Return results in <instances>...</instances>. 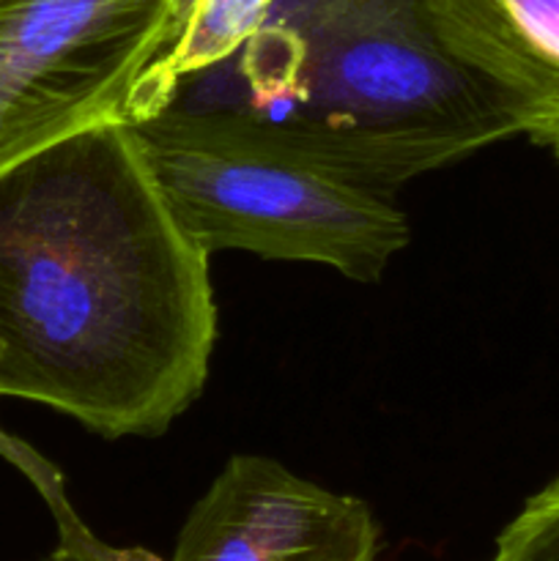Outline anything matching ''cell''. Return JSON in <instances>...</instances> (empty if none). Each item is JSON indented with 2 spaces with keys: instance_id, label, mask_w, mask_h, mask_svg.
Masks as SVG:
<instances>
[{
  "instance_id": "cell-1",
  "label": "cell",
  "mask_w": 559,
  "mask_h": 561,
  "mask_svg": "<svg viewBox=\"0 0 559 561\" xmlns=\"http://www.w3.org/2000/svg\"><path fill=\"white\" fill-rule=\"evenodd\" d=\"M208 252L164 201L132 121L0 168V398L107 438L159 436L217 343Z\"/></svg>"
},
{
  "instance_id": "cell-2",
  "label": "cell",
  "mask_w": 559,
  "mask_h": 561,
  "mask_svg": "<svg viewBox=\"0 0 559 561\" xmlns=\"http://www.w3.org/2000/svg\"><path fill=\"white\" fill-rule=\"evenodd\" d=\"M168 107L263 121L384 192L518 135L438 42L425 0H280Z\"/></svg>"
},
{
  "instance_id": "cell-3",
  "label": "cell",
  "mask_w": 559,
  "mask_h": 561,
  "mask_svg": "<svg viewBox=\"0 0 559 561\" xmlns=\"http://www.w3.org/2000/svg\"><path fill=\"white\" fill-rule=\"evenodd\" d=\"M132 126L175 219L208 255L244 250L376 283L409 244L392 192L263 121L164 107Z\"/></svg>"
},
{
  "instance_id": "cell-4",
  "label": "cell",
  "mask_w": 559,
  "mask_h": 561,
  "mask_svg": "<svg viewBox=\"0 0 559 561\" xmlns=\"http://www.w3.org/2000/svg\"><path fill=\"white\" fill-rule=\"evenodd\" d=\"M190 0H0V168L126 118Z\"/></svg>"
},
{
  "instance_id": "cell-5",
  "label": "cell",
  "mask_w": 559,
  "mask_h": 561,
  "mask_svg": "<svg viewBox=\"0 0 559 561\" xmlns=\"http://www.w3.org/2000/svg\"><path fill=\"white\" fill-rule=\"evenodd\" d=\"M378 546L362 499L263 455H233L192 504L170 561H378Z\"/></svg>"
},
{
  "instance_id": "cell-6",
  "label": "cell",
  "mask_w": 559,
  "mask_h": 561,
  "mask_svg": "<svg viewBox=\"0 0 559 561\" xmlns=\"http://www.w3.org/2000/svg\"><path fill=\"white\" fill-rule=\"evenodd\" d=\"M438 42L559 159V0H425Z\"/></svg>"
},
{
  "instance_id": "cell-7",
  "label": "cell",
  "mask_w": 559,
  "mask_h": 561,
  "mask_svg": "<svg viewBox=\"0 0 559 561\" xmlns=\"http://www.w3.org/2000/svg\"><path fill=\"white\" fill-rule=\"evenodd\" d=\"M280 0H190L173 42L148 66L129 99L126 121L162 113L179 85L236 53Z\"/></svg>"
},
{
  "instance_id": "cell-8",
  "label": "cell",
  "mask_w": 559,
  "mask_h": 561,
  "mask_svg": "<svg viewBox=\"0 0 559 561\" xmlns=\"http://www.w3.org/2000/svg\"><path fill=\"white\" fill-rule=\"evenodd\" d=\"M486 561H559V477L526 499Z\"/></svg>"
},
{
  "instance_id": "cell-9",
  "label": "cell",
  "mask_w": 559,
  "mask_h": 561,
  "mask_svg": "<svg viewBox=\"0 0 559 561\" xmlns=\"http://www.w3.org/2000/svg\"><path fill=\"white\" fill-rule=\"evenodd\" d=\"M42 561H91V559H82V557H77V553H69V551H64V548H58V551L49 553V557Z\"/></svg>"
}]
</instances>
